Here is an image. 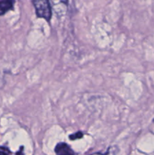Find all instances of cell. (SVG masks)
I'll use <instances>...</instances> for the list:
<instances>
[{
	"instance_id": "1",
	"label": "cell",
	"mask_w": 154,
	"mask_h": 155,
	"mask_svg": "<svg viewBox=\"0 0 154 155\" xmlns=\"http://www.w3.org/2000/svg\"><path fill=\"white\" fill-rule=\"evenodd\" d=\"M33 4L36 9V14L38 18H44L48 21L51 20L52 13L49 2L47 0H35L33 1Z\"/></svg>"
},
{
	"instance_id": "5",
	"label": "cell",
	"mask_w": 154,
	"mask_h": 155,
	"mask_svg": "<svg viewBox=\"0 0 154 155\" xmlns=\"http://www.w3.org/2000/svg\"><path fill=\"white\" fill-rule=\"evenodd\" d=\"M0 155H11V152L5 147H0Z\"/></svg>"
},
{
	"instance_id": "3",
	"label": "cell",
	"mask_w": 154,
	"mask_h": 155,
	"mask_svg": "<svg viewBox=\"0 0 154 155\" xmlns=\"http://www.w3.org/2000/svg\"><path fill=\"white\" fill-rule=\"evenodd\" d=\"M14 1H11V0H2V1H0V16L4 15L8 11L12 10L14 8Z\"/></svg>"
},
{
	"instance_id": "2",
	"label": "cell",
	"mask_w": 154,
	"mask_h": 155,
	"mask_svg": "<svg viewBox=\"0 0 154 155\" xmlns=\"http://www.w3.org/2000/svg\"><path fill=\"white\" fill-rule=\"evenodd\" d=\"M54 152L56 155H77L71 147L65 142H60L57 144L54 148Z\"/></svg>"
},
{
	"instance_id": "6",
	"label": "cell",
	"mask_w": 154,
	"mask_h": 155,
	"mask_svg": "<svg viewBox=\"0 0 154 155\" xmlns=\"http://www.w3.org/2000/svg\"><path fill=\"white\" fill-rule=\"evenodd\" d=\"M90 155H108V153H105V154H103L101 152H97V153H94V154H91Z\"/></svg>"
},
{
	"instance_id": "7",
	"label": "cell",
	"mask_w": 154,
	"mask_h": 155,
	"mask_svg": "<svg viewBox=\"0 0 154 155\" xmlns=\"http://www.w3.org/2000/svg\"><path fill=\"white\" fill-rule=\"evenodd\" d=\"M152 123H153V124H154V118H153V119H152Z\"/></svg>"
},
{
	"instance_id": "4",
	"label": "cell",
	"mask_w": 154,
	"mask_h": 155,
	"mask_svg": "<svg viewBox=\"0 0 154 155\" xmlns=\"http://www.w3.org/2000/svg\"><path fill=\"white\" fill-rule=\"evenodd\" d=\"M82 137H83V133L80 131L78 132V133H75L74 134L69 136V139H70V140H72V141L75 140V139H82Z\"/></svg>"
}]
</instances>
